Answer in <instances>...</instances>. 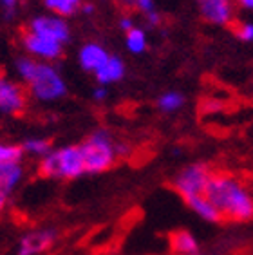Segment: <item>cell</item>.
<instances>
[{"mask_svg": "<svg viewBox=\"0 0 253 255\" xmlns=\"http://www.w3.org/2000/svg\"><path fill=\"white\" fill-rule=\"evenodd\" d=\"M134 7L146 16L156 11V0H134Z\"/></svg>", "mask_w": 253, "mask_h": 255, "instance_id": "obj_22", "label": "cell"}, {"mask_svg": "<svg viewBox=\"0 0 253 255\" xmlns=\"http://www.w3.org/2000/svg\"><path fill=\"white\" fill-rule=\"evenodd\" d=\"M27 31L29 33L44 36V38L58 42V44L65 45L71 40V27H69L67 20L56 15H38L34 16L27 24Z\"/></svg>", "mask_w": 253, "mask_h": 255, "instance_id": "obj_6", "label": "cell"}, {"mask_svg": "<svg viewBox=\"0 0 253 255\" xmlns=\"http://www.w3.org/2000/svg\"><path fill=\"white\" fill-rule=\"evenodd\" d=\"M18 78L27 85L29 94L42 103L58 102L67 94V84L60 71L49 62L20 56L15 62Z\"/></svg>", "mask_w": 253, "mask_h": 255, "instance_id": "obj_2", "label": "cell"}, {"mask_svg": "<svg viewBox=\"0 0 253 255\" xmlns=\"http://www.w3.org/2000/svg\"><path fill=\"white\" fill-rule=\"evenodd\" d=\"M125 45L128 53L132 54H141L148 47V36H146V31L143 27H137L134 25L130 31L125 33Z\"/></svg>", "mask_w": 253, "mask_h": 255, "instance_id": "obj_17", "label": "cell"}, {"mask_svg": "<svg viewBox=\"0 0 253 255\" xmlns=\"http://www.w3.org/2000/svg\"><path fill=\"white\" fill-rule=\"evenodd\" d=\"M83 0H44V5L53 15L69 18L82 9Z\"/></svg>", "mask_w": 253, "mask_h": 255, "instance_id": "obj_16", "label": "cell"}, {"mask_svg": "<svg viewBox=\"0 0 253 255\" xmlns=\"http://www.w3.org/2000/svg\"><path fill=\"white\" fill-rule=\"evenodd\" d=\"M126 73L125 62H123L118 54H109V58L102 64V67L94 73V78L100 85H111L118 84L120 80H123Z\"/></svg>", "mask_w": 253, "mask_h": 255, "instance_id": "obj_12", "label": "cell"}, {"mask_svg": "<svg viewBox=\"0 0 253 255\" xmlns=\"http://www.w3.org/2000/svg\"><path fill=\"white\" fill-rule=\"evenodd\" d=\"M118 24H120V29H122L123 33H126V31H130L132 27L136 25V24H134V20H132V16H122Z\"/></svg>", "mask_w": 253, "mask_h": 255, "instance_id": "obj_25", "label": "cell"}, {"mask_svg": "<svg viewBox=\"0 0 253 255\" xmlns=\"http://www.w3.org/2000/svg\"><path fill=\"white\" fill-rule=\"evenodd\" d=\"M40 176L58 181L78 179L85 174V163L80 145H65V147L51 148L38 161Z\"/></svg>", "mask_w": 253, "mask_h": 255, "instance_id": "obj_3", "label": "cell"}, {"mask_svg": "<svg viewBox=\"0 0 253 255\" xmlns=\"http://www.w3.org/2000/svg\"><path fill=\"white\" fill-rule=\"evenodd\" d=\"M16 4H18V0H0V5H2V9H4L7 18L13 16V13L16 9Z\"/></svg>", "mask_w": 253, "mask_h": 255, "instance_id": "obj_24", "label": "cell"}, {"mask_svg": "<svg viewBox=\"0 0 253 255\" xmlns=\"http://www.w3.org/2000/svg\"><path fill=\"white\" fill-rule=\"evenodd\" d=\"M93 98L96 100V102H105V100L109 98L107 85H100V84H98L96 87H94V91H93Z\"/></svg>", "mask_w": 253, "mask_h": 255, "instance_id": "obj_23", "label": "cell"}, {"mask_svg": "<svg viewBox=\"0 0 253 255\" xmlns=\"http://www.w3.org/2000/svg\"><path fill=\"white\" fill-rule=\"evenodd\" d=\"M170 248L175 255H194L199 252V243L190 232L177 230L170 236Z\"/></svg>", "mask_w": 253, "mask_h": 255, "instance_id": "obj_15", "label": "cell"}, {"mask_svg": "<svg viewBox=\"0 0 253 255\" xmlns=\"http://www.w3.org/2000/svg\"><path fill=\"white\" fill-rule=\"evenodd\" d=\"M25 176V168L22 161L16 163H0V190L11 194L18 187Z\"/></svg>", "mask_w": 253, "mask_h": 255, "instance_id": "obj_13", "label": "cell"}, {"mask_svg": "<svg viewBox=\"0 0 253 255\" xmlns=\"http://www.w3.org/2000/svg\"><path fill=\"white\" fill-rule=\"evenodd\" d=\"M22 152L25 156H31V157H44L45 154L51 150V141L45 139V137H29V139H25L22 145Z\"/></svg>", "mask_w": 253, "mask_h": 255, "instance_id": "obj_19", "label": "cell"}, {"mask_svg": "<svg viewBox=\"0 0 253 255\" xmlns=\"http://www.w3.org/2000/svg\"><path fill=\"white\" fill-rule=\"evenodd\" d=\"M185 203H186V206H188L190 210L194 212V214L199 217V219H203V221H206V223H219V221H223V219H221L219 210L215 208L214 203L210 201L205 194H201V196H194V197H188V199H185Z\"/></svg>", "mask_w": 253, "mask_h": 255, "instance_id": "obj_14", "label": "cell"}, {"mask_svg": "<svg viewBox=\"0 0 253 255\" xmlns=\"http://www.w3.org/2000/svg\"><path fill=\"white\" fill-rule=\"evenodd\" d=\"M27 93L25 89L7 76H0V113L18 116L25 111Z\"/></svg>", "mask_w": 253, "mask_h": 255, "instance_id": "obj_7", "label": "cell"}, {"mask_svg": "<svg viewBox=\"0 0 253 255\" xmlns=\"http://www.w3.org/2000/svg\"><path fill=\"white\" fill-rule=\"evenodd\" d=\"M123 5H134V0H120Z\"/></svg>", "mask_w": 253, "mask_h": 255, "instance_id": "obj_30", "label": "cell"}, {"mask_svg": "<svg viewBox=\"0 0 253 255\" xmlns=\"http://www.w3.org/2000/svg\"><path fill=\"white\" fill-rule=\"evenodd\" d=\"M22 47L25 49L27 56L40 60V62H49V64L58 60L63 53L62 44L44 38V36H38L34 33H29V31H25L22 34Z\"/></svg>", "mask_w": 253, "mask_h": 255, "instance_id": "obj_8", "label": "cell"}, {"mask_svg": "<svg viewBox=\"0 0 253 255\" xmlns=\"http://www.w3.org/2000/svg\"><path fill=\"white\" fill-rule=\"evenodd\" d=\"M194 255H203V254H199V252H197V254H194Z\"/></svg>", "mask_w": 253, "mask_h": 255, "instance_id": "obj_31", "label": "cell"}, {"mask_svg": "<svg viewBox=\"0 0 253 255\" xmlns=\"http://www.w3.org/2000/svg\"><path fill=\"white\" fill-rule=\"evenodd\" d=\"M109 51L105 45H102L100 42H87L83 44L78 51V64L83 71L87 73H96L98 69L102 67V64L109 58Z\"/></svg>", "mask_w": 253, "mask_h": 255, "instance_id": "obj_11", "label": "cell"}, {"mask_svg": "<svg viewBox=\"0 0 253 255\" xmlns=\"http://www.w3.org/2000/svg\"><path fill=\"white\" fill-rule=\"evenodd\" d=\"M237 2L239 7H243V9H248L253 11V0H235Z\"/></svg>", "mask_w": 253, "mask_h": 255, "instance_id": "obj_27", "label": "cell"}, {"mask_svg": "<svg viewBox=\"0 0 253 255\" xmlns=\"http://www.w3.org/2000/svg\"><path fill=\"white\" fill-rule=\"evenodd\" d=\"M58 234L54 228H38L25 234L18 243L16 255H40L54 245Z\"/></svg>", "mask_w": 253, "mask_h": 255, "instance_id": "obj_10", "label": "cell"}, {"mask_svg": "<svg viewBox=\"0 0 253 255\" xmlns=\"http://www.w3.org/2000/svg\"><path fill=\"white\" fill-rule=\"evenodd\" d=\"M235 33L243 42H253V22H243L235 27Z\"/></svg>", "mask_w": 253, "mask_h": 255, "instance_id": "obj_21", "label": "cell"}, {"mask_svg": "<svg viewBox=\"0 0 253 255\" xmlns=\"http://www.w3.org/2000/svg\"><path fill=\"white\" fill-rule=\"evenodd\" d=\"M24 152L20 145L13 143H0V163H16L22 161Z\"/></svg>", "mask_w": 253, "mask_h": 255, "instance_id": "obj_20", "label": "cell"}, {"mask_svg": "<svg viewBox=\"0 0 253 255\" xmlns=\"http://www.w3.org/2000/svg\"><path fill=\"white\" fill-rule=\"evenodd\" d=\"M201 16L214 25H230L234 22L235 9L232 0H195Z\"/></svg>", "mask_w": 253, "mask_h": 255, "instance_id": "obj_9", "label": "cell"}, {"mask_svg": "<svg viewBox=\"0 0 253 255\" xmlns=\"http://www.w3.org/2000/svg\"><path fill=\"white\" fill-rule=\"evenodd\" d=\"M205 196L219 210L223 221L248 223L253 219V188L230 172H212Z\"/></svg>", "mask_w": 253, "mask_h": 255, "instance_id": "obj_1", "label": "cell"}, {"mask_svg": "<svg viewBox=\"0 0 253 255\" xmlns=\"http://www.w3.org/2000/svg\"><path fill=\"white\" fill-rule=\"evenodd\" d=\"M212 172L214 170L205 163H190L175 174L174 181H172V188L183 197V201L188 197L201 196L206 192Z\"/></svg>", "mask_w": 253, "mask_h": 255, "instance_id": "obj_5", "label": "cell"}, {"mask_svg": "<svg viewBox=\"0 0 253 255\" xmlns=\"http://www.w3.org/2000/svg\"><path fill=\"white\" fill-rule=\"evenodd\" d=\"M82 11L85 13V15H93V13H94V5L93 4H85V2H83V4H82Z\"/></svg>", "mask_w": 253, "mask_h": 255, "instance_id": "obj_29", "label": "cell"}, {"mask_svg": "<svg viewBox=\"0 0 253 255\" xmlns=\"http://www.w3.org/2000/svg\"><path fill=\"white\" fill-rule=\"evenodd\" d=\"M85 163V174H103L118 161V141H114L111 130L96 128L80 145Z\"/></svg>", "mask_w": 253, "mask_h": 255, "instance_id": "obj_4", "label": "cell"}, {"mask_svg": "<svg viewBox=\"0 0 253 255\" xmlns=\"http://www.w3.org/2000/svg\"><path fill=\"white\" fill-rule=\"evenodd\" d=\"M185 103H186L185 96L179 91H166V93H163L157 98V107H159V111H163L166 114L177 113L179 109H183Z\"/></svg>", "mask_w": 253, "mask_h": 255, "instance_id": "obj_18", "label": "cell"}, {"mask_svg": "<svg viewBox=\"0 0 253 255\" xmlns=\"http://www.w3.org/2000/svg\"><path fill=\"white\" fill-rule=\"evenodd\" d=\"M145 18H146V22H148L150 25H154V27H156V25H159V22H161V16H159V13H157V11H154V13H150V15H146Z\"/></svg>", "mask_w": 253, "mask_h": 255, "instance_id": "obj_26", "label": "cell"}, {"mask_svg": "<svg viewBox=\"0 0 253 255\" xmlns=\"http://www.w3.org/2000/svg\"><path fill=\"white\" fill-rule=\"evenodd\" d=\"M7 196H9V194H5L4 190H0V214L4 212L5 205H7Z\"/></svg>", "mask_w": 253, "mask_h": 255, "instance_id": "obj_28", "label": "cell"}]
</instances>
